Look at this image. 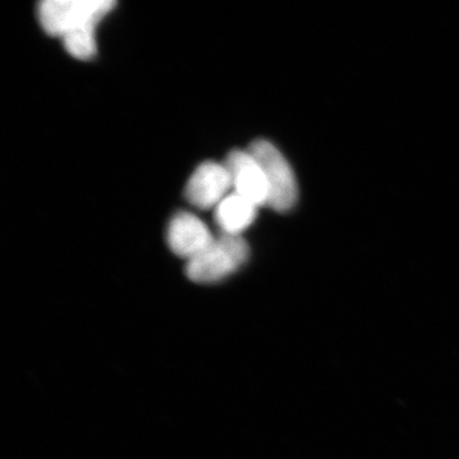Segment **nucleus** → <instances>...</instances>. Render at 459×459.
Instances as JSON below:
<instances>
[{"label":"nucleus","mask_w":459,"mask_h":459,"mask_svg":"<svg viewBox=\"0 0 459 459\" xmlns=\"http://www.w3.org/2000/svg\"><path fill=\"white\" fill-rule=\"evenodd\" d=\"M115 7L111 0H47L39 7V20L49 35L60 38L72 56L90 60L95 56V31Z\"/></svg>","instance_id":"1"},{"label":"nucleus","mask_w":459,"mask_h":459,"mask_svg":"<svg viewBox=\"0 0 459 459\" xmlns=\"http://www.w3.org/2000/svg\"><path fill=\"white\" fill-rule=\"evenodd\" d=\"M249 258L243 237L221 234L186 264V276L197 283L219 282L237 272Z\"/></svg>","instance_id":"2"},{"label":"nucleus","mask_w":459,"mask_h":459,"mask_svg":"<svg viewBox=\"0 0 459 459\" xmlns=\"http://www.w3.org/2000/svg\"><path fill=\"white\" fill-rule=\"evenodd\" d=\"M247 151L261 165L267 181L270 190L267 207L277 212L291 210L298 202V181L285 156L280 152L279 148L265 140L253 142Z\"/></svg>","instance_id":"3"},{"label":"nucleus","mask_w":459,"mask_h":459,"mask_svg":"<svg viewBox=\"0 0 459 459\" xmlns=\"http://www.w3.org/2000/svg\"><path fill=\"white\" fill-rule=\"evenodd\" d=\"M223 164L228 168L231 177L235 195L247 199L258 208L268 205L270 190H268L267 181L261 165L249 151H231Z\"/></svg>","instance_id":"4"},{"label":"nucleus","mask_w":459,"mask_h":459,"mask_svg":"<svg viewBox=\"0 0 459 459\" xmlns=\"http://www.w3.org/2000/svg\"><path fill=\"white\" fill-rule=\"evenodd\" d=\"M231 188V177L225 164L204 162L186 184V197L199 210H210L221 204Z\"/></svg>","instance_id":"5"},{"label":"nucleus","mask_w":459,"mask_h":459,"mask_svg":"<svg viewBox=\"0 0 459 459\" xmlns=\"http://www.w3.org/2000/svg\"><path fill=\"white\" fill-rule=\"evenodd\" d=\"M213 240L212 232L195 214L178 213L169 225V247L172 253L180 258H186L188 262L204 252Z\"/></svg>","instance_id":"6"},{"label":"nucleus","mask_w":459,"mask_h":459,"mask_svg":"<svg viewBox=\"0 0 459 459\" xmlns=\"http://www.w3.org/2000/svg\"><path fill=\"white\" fill-rule=\"evenodd\" d=\"M256 211V205L234 193L217 205L214 219L222 234L241 237V234L255 222Z\"/></svg>","instance_id":"7"}]
</instances>
